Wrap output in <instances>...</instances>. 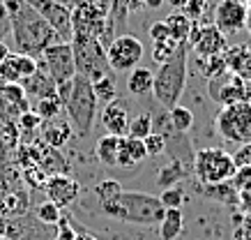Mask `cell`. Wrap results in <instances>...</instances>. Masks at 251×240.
<instances>
[{
    "mask_svg": "<svg viewBox=\"0 0 251 240\" xmlns=\"http://www.w3.org/2000/svg\"><path fill=\"white\" fill-rule=\"evenodd\" d=\"M9 16V32L14 37V47L19 53L32 55L39 60L46 47L60 42L55 30L25 2V0H5Z\"/></svg>",
    "mask_w": 251,
    "mask_h": 240,
    "instance_id": "obj_1",
    "label": "cell"
},
{
    "mask_svg": "<svg viewBox=\"0 0 251 240\" xmlns=\"http://www.w3.org/2000/svg\"><path fill=\"white\" fill-rule=\"evenodd\" d=\"M97 206L111 219L136 226H159L164 210H166L161 206L159 196L148 192H134V189H129V192L122 189L120 194H115L113 199L97 203Z\"/></svg>",
    "mask_w": 251,
    "mask_h": 240,
    "instance_id": "obj_2",
    "label": "cell"
},
{
    "mask_svg": "<svg viewBox=\"0 0 251 240\" xmlns=\"http://www.w3.org/2000/svg\"><path fill=\"white\" fill-rule=\"evenodd\" d=\"M189 44L180 42L177 51L173 58L161 62L159 70L154 72V83H152V97L157 104L164 108H173L180 104L184 88H187V60H189Z\"/></svg>",
    "mask_w": 251,
    "mask_h": 240,
    "instance_id": "obj_3",
    "label": "cell"
},
{
    "mask_svg": "<svg viewBox=\"0 0 251 240\" xmlns=\"http://www.w3.org/2000/svg\"><path fill=\"white\" fill-rule=\"evenodd\" d=\"M65 111H67V123L72 125L74 134L81 139L90 136L99 111V100L92 90V83L85 77H78V74L74 77L67 100H65Z\"/></svg>",
    "mask_w": 251,
    "mask_h": 240,
    "instance_id": "obj_4",
    "label": "cell"
},
{
    "mask_svg": "<svg viewBox=\"0 0 251 240\" xmlns=\"http://www.w3.org/2000/svg\"><path fill=\"white\" fill-rule=\"evenodd\" d=\"M69 47H72V53H74L76 74L78 77H85L90 83L113 72L106 58V47L97 37H90V35H72Z\"/></svg>",
    "mask_w": 251,
    "mask_h": 240,
    "instance_id": "obj_5",
    "label": "cell"
},
{
    "mask_svg": "<svg viewBox=\"0 0 251 240\" xmlns=\"http://www.w3.org/2000/svg\"><path fill=\"white\" fill-rule=\"evenodd\" d=\"M235 171H237L235 160L224 148H201V150H196V155H194L191 176L201 185L228 183V180H233Z\"/></svg>",
    "mask_w": 251,
    "mask_h": 240,
    "instance_id": "obj_6",
    "label": "cell"
},
{
    "mask_svg": "<svg viewBox=\"0 0 251 240\" xmlns=\"http://www.w3.org/2000/svg\"><path fill=\"white\" fill-rule=\"evenodd\" d=\"M214 130L228 143H249L251 141V102H237L221 107L214 118Z\"/></svg>",
    "mask_w": 251,
    "mask_h": 240,
    "instance_id": "obj_7",
    "label": "cell"
},
{
    "mask_svg": "<svg viewBox=\"0 0 251 240\" xmlns=\"http://www.w3.org/2000/svg\"><path fill=\"white\" fill-rule=\"evenodd\" d=\"M37 62L58 85L69 83L76 77V65H74V53L69 42H55L51 47H46Z\"/></svg>",
    "mask_w": 251,
    "mask_h": 240,
    "instance_id": "obj_8",
    "label": "cell"
},
{
    "mask_svg": "<svg viewBox=\"0 0 251 240\" xmlns=\"http://www.w3.org/2000/svg\"><path fill=\"white\" fill-rule=\"evenodd\" d=\"M143 55H145L143 42L136 35H131V32L115 35L113 42L106 47V58L113 72H131L134 67L141 65Z\"/></svg>",
    "mask_w": 251,
    "mask_h": 240,
    "instance_id": "obj_9",
    "label": "cell"
},
{
    "mask_svg": "<svg viewBox=\"0 0 251 240\" xmlns=\"http://www.w3.org/2000/svg\"><path fill=\"white\" fill-rule=\"evenodd\" d=\"M108 9L97 7L95 2H76L72 9V32L74 35H90L104 44L106 35Z\"/></svg>",
    "mask_w": 251,
    "mask_h": 240,
    "instance_id": "obj_10",
    "label": "cell"
},
{
    "mask_svg": "<svg viewBox=\"0 0 251 240\" xmlns=\"http://www.w3.org/2000/svg\"><path fill=\"white\" fill-rule=\"evenodd\" d=\"M207 95L210 100L217 102L219 107H230L237 102H251V90H249V81L235 77V74H221L217 79L207 81Z\"/></svg>",
    "mask_w": 251,
    "mask_h": 240,
    "instance_id": "obj_11",
    "label": "cell"
},
{
    "mask_svg": "<svg viewBox=\"0 0 251 240\" xmlns=\"http://www.w3.org/2000/svg\"><path fill=\"white\" fill-rule=\"evenodd\" d=\"M46 24L51 26L60 42H72V7L60 0H25Z\"/></svg>",
    "mask_w": 251,
    "mask_h": 240,
    "instance_id": "obj_12",
    "label": "cell"
},
{
    "mask_svg": "<svg viewBox=\"0 0 251 240\" xmlns=\"http://www.w3.org/2000/svg\"><path fill=\"white\" fill-rule=\"evenodd\" d=\"M187 44L196 53V58H210V55L224 53L228 49V39L214 24L203 26L201 21H194V28H191Z\"/></svg>",
    "mask_w": 251,
    "mask_h": 240,
    "instance_id": "obj_13",
    "label": "cell"
},
{
    "mask_svg": "<svg viewBox=\"0 0 251 240\" xmlns=\"http://www.w3.org/2000/svg\"><path fill=\"white\" fill-rule=\"evenodd\" d=\"M247 14H249V5L244 0H219L214 7L212 24L224 35H233L247 28Z\"/></svg>",
    "mask_w": 251,
    "mask_h": 240,
    "instance_id": "obj_14",
    "label": "cell"
},
{
    "mask_svg": "<svg viewBox=\"0 0 251 240\" xmlns=\"http://www.w3.org/2000/svg\"><path fill=\"white\" fill-rule=\"evenodd\" d=\"M25 111H30V100L21 83H0V120H19Z\"/></svg>",
    "mask_w": 251,
    "mask_h": 240,
    "instance_id": "obj_15",
    "label": "cell"
},
{
    "mask_svg": "<svg viewBox=\"0 0 251 240\" xmlns=\"http://www.w3.org/2000/svg\"><path fill=\"white\" fill-rule=\"evenodd\" d=\"M44 192H46V199L53 201L55 206L62 210L78 199L81 185H78L74 178H69L67 173H55V176H49V178H46Z\"/></svg>",
    "mask_w": 251,
    "mask_h": 240,
    "instance_id": "obj_16",
    "label": "cell"
},
{
    "mask_svg": "<svg viewBox=\"0 0 251 240\" xmlns=\"http://www.w3.org/2000/svg\"><path fill=\"white\" fill-rule=\"evenodd\" d=\"M39 67V62L32 55L25 53H9L5 60L0 62V83H21L23 79H28L35 74Z\"/></svg>",
    "mask_w": 251,
    "mask_h": 240,
    "instance_id": "obj_17",
    "label": "cell"
},
{
    "mask_svg": "<svg viewBox=\"0 0 251 240\" xmlns=\"http://www.w3.org/2000/svg\"><path fill=\"white\" fill-rule=\"evenodd\" d=\"M99 120H101V127L106 130V134H113V136H125V134H127V127H129V120H131V118H129V108H127V104H125L122 100H118V97H115L113 102L104 104Z\"/></svg>",
    "mask_w": 251,
    "mask_h": 240,
    "instance_id": "obj_18",
    "label": "cell"
},
{
    "mask_svg": "<svg viewBox=\"0 0 251 240\" xmlns=\"http://www.w3.org/2000/svg\"><path fill=\"white\" fill-rule=\"evenodd\" d=\"M21 88L25 90L28 100H46V97H58V83L49 77L42 67H37L35 74L21 81Z\"/></svg>",
    "mask_w": 251,
    "mask_h": 240,
    "instance_id": "obj_19",
    "label": "cell"
},
{
    "mask_svg": "<svg viewBox=\"0 0 251 240\" xmlns=\"http://www.w3.org/2000/svg\"><path fill=\"white\" fill-rule=\"evenodd\" d=\"M148 160V150H145V143L138 139H131V136H122L120 139V150H118V166L115 169H134L141 162Z\"/></svg>",
    "mask_w": 251,
    "mask_h": 240,
    "instance_id": "obj_20",
    "label": "cell"
},
{
    "mask_svg": "<svg viewBox=\"0 0 251 240\" xmlns=\"http://www.w3.org/2000/svg\"><path fill=\"white\" fill-rule=\"evenodd\" d=\"M194 192L198 196H203V199L224 203V206H237L240 203V194H237V189L233 187L230 180L228 183H217V185H201V183H196Z\"/></svg>",
    "mask_w": 251,
    "mask_h": 240,
    "instance_id": "obj_21",
    "label": "cell"
},
{
    "mask_svg": "<svg viewBox=\"0 0 251 240\" xmlns=\"http://www.w3.org/2000/svg\"><path fill=\"white\" fill-rule=\"evenodd\" d=\"M228 72L235 77L249 81L251 79V49L249 47H228L224 51Z\"/></svg>",
    "mask_w": 251,
    "mask_h": 240,
    "instance_id": "obj_22",
    "label": "cell"
},
{
    "mask_svg": "<svg viewBox=\"0 0 251 240\" xmlns=\"http://www.w3.org/2000/svg\"><path fill=\"white\" fill-rule=\"evenodd\" d=\"M72 134H74V130L69 123H53L51 120V123H44V127H42V141L49 148H55V150H62L67 146Z\"/></svg>",
    "mask_w": 251,
    "mask_h": 240,
    "instance_id": "obj_23",
    "label": "cell"
},
{
    "mask_svg": "<svg viewBox=\"0 0 251 240\" xmlns=\"http://www.w3.org/2000/svg\"><path fill=\"white\" fill-rule=\"evenodd\" d=\"M120 139L122 136H113V134H104L97 139L95 146V155L106 169H115L118 166V150H120Z\"/></svg>",
    "mask_w": 251,
    "mask_h": 240,
    "instance_id": "obj_24",
    "label": "cell"
},
{
    "mask_svg": "<svg viewBox=\"0 0 251 240\" xmlns=\"http://www.w3.org/2000/svg\"><path fill=\"white\" fill-rule=\"evenodd\" d=\"M152 83H154V72L148 70V67H134V70L127 74V90L136 97H143V95L152 93Z\"/></svg>",
    "mask_w": 251,
    "mask_h": 240,
    "instance_id": "obj_25",
    "label": "cell"
},
{
    "mask_svg": "<svg viewBox=\"0 0 251 240\" xmlns=\"http://www.w3.org/2000/svg\"><path fill=\"white\" fill-rule=\"evenodd\" d=\"M159 238L161 240H175L184 229V215L180 208H168L164 210V217L159 222Z\"/></svg>",
    "mask_w": 251,
    "mask_h": 240,
    "instance_id": "obj_26",
    "label": "cell"
},
{
    "mask_svg": "<svg viewBox=\"0 0 251 240\" xmlns=\"http://www.w3.org/2000/svg\"><path fill=\"white\" fill-rule=\"evenodd\" d=\"M164 24H166V28H168L171 39H175V42H187L191 35V28H194V21L184 14L182 9H175L173 14H168Z\"/></svg>",
    "mask_w": 251,
    "mask_h": 240,
    "instance_id": "obj_27",
    "label": "cell"
},
{
    "mask_svg": "<svg viewBox=\"0 0 251 240\" xmlns=\"http://www.w3.org/2000/svg\"><path fill=\"white\" fill-rule=\"evenodd\" d=\"M30 111L37 113L42 123H51L60 111H65V104L60 97H46V100H35V104H30Z\"/></svg>",
    "mask_w": 251,
    "mask_h": 240,
    "instance_id": "obj_28",
    "label": "cell"
},
{
    "mask_svg": "<svg viewBox=\"0 0 251 240\" xmlns=\"http://www.w3.org/2000/svg\"><path fill=\"white\" fill-rule=\"evenodd\" d=\"M168 120H171L175 132L189 134V130L194 127V111H191L189 107L175 104L173 108H168Z\"/></svg>",
    "mask_w": 251,
    "mask_h": 240,
    "instance_id": "obj_29",
    "label": "cell"
},
{
    "mask_svg": "<svg viewBox=\"0 0 251 240\" xmlns=\"http://www.w3.org/2000/svg\"><path fill=\"white\" fill-rule=\"evenodd\" d=\"M92 90L97 95L99 104H108V102L115 100V95H118V85H115V74H106V77L97 79V81H92Z\"/></svg>",
    "mask_w": 251,
    "mask_h": 240,
    "instance_id": "obj_30",
    "label": "cell"
},
{
    "mask_svg": "<svg viewBox=\"0 0 251 240\" xmlns=\"http://www.w3.org/2000/svg\"><path fill=\"white\" fill-rule=\"evenodd\" d=\"M198 65H201V70L203 74L210 79H217L221 74H226L228 72V65H226V55L219 53V55H210V58H198Z\"/></svg>",
    "mask_w": 251,
    "mask_h": 240,
    "instance_id": "obj_31",
    "label": "cell"
},
{
    "mask_svg": "<svg viewBox=\"0 0 251 240\" xmlns=\"http://www.w3.org/2000/svg\"><path fill=\"white\" fill-rule=\"evenodd\" d=\"M184 178H187V171L175 162H171L168 166H161L159 173H157V183H159L164 189H166V187H175L177 183H182Z\"/></svg>",
    "mask_w": 251,
    "mask_h": 240,
    "instance_id": "obj_32",
    "label": "cell"
},
{
    "mask_svg": "<svg viewBox=\"0 0 251 240\" xmlns=\"http://www.w3.org/2000/svg\"><path fill=\"white\" fill-rule=\"evenodd\" d=\"M150 132H152V118H150V113H138V116H134L129 120V127H127V134H125V136L143 141Z\"/></svg>",
    "mask_w": 251,
    "mask_h": 240,
    "instance_id": "obj_33",
    "label": "cell"
},
{
    "mask_svg": "<svg viewBox=\"0 0 251 240\" xmlns=\"http://www.w3.org/2000/svg\"><path fill=\"white\" fill-rule=\"evenodd\" d=\"M35 215H37V219L42 222V224L55 226L62 219V210L58 208L53 201H49V199H46V201H42L37 208H35Z\"/></svg>",
    "mask_w": 251,
    "mask_h": 240,
    "instance_id": "obj_34",
    "label": "cell"
},
{
    "mask_svg": "<svg viewBox=\"0 0 251 240\" xmlns=\"http://www.w3.org/2000/svg\"><path fill=\"white\" fill-rule=\"evenodd\" d=\"M180 47V42H175V39H164V42H154L152 49H150V53H152V60L157 65L161 62H166L168 58H173V53L177 51Z\"/></svg>",
    "mask_w": 251,
    "mask_h": 240,
    "instance_id": "obj_35",
    "label": "cell"
},
{
    "mask_svg": "<svg viewBox=\"0 0 251 240\" xmlns=\"http://www.w3.org/2000/svg\"><path fill=\"white\" fill-rule=\"evenodd\" d=\"M122 192V185L118 183V180H101V183H97L95 185V189H92V194H95V199H97V203H104L108 201V199H113L115 194Z\"/></svg>",
    "mask_w": 251,
    "mask_h": 240,
    "instance_id": "obj_36",
    "label": "cell"
},
{
    "mask_svg": "<svg viewBox=\"0 0 251 240\" xmlns=\"http://www.w3.org/2000/svg\"><path fill=\"white\" fill-rule=\"evenodd\" d=\"M159 201L164 208H182L184 203V189L182 187H166L164 192L159 194Z\"/></svg>",
    "mask_w": 251,
    "mask_h": 240,
    "instance_id": "obj_37",
    "label": "cell"
},
{
    "mask_svg": "<svg viewBox=\"0 0 251 240\" xmlns=\"http://www.w3.org/2000/svg\"><path fill=\"white\" fill-rule=\"evenodd\" d=\"M143 143H145V150H148V157H159L166 150V139L159 132H150L143 139Z\"/></svg>",
    "mask_w": 251,
    "mask_h": 240,
    "instance_id": "obj_38",
    "label": "cell"
},
{
    "mask_svg": "<svg viewBox=\"0 0 251 240\" xmlns=\"http://www.w3.org/2000/svg\"><path fill=\"white\" fill-rule=\"evenodd\" d=\"M233 187L237 189V194L251 192V166H237L235 176H233Z\"/></svg>",
    "mask_w": 251,
    "mask_h": 240,
    "instance_id": "obj_39",
    "label": "cell"
},
{
    "mask_svg": "<svg viewBox=\"0 0 251 240\" xmlns=\"http://www.w3.org/2000/svg\"><path fill=\"white\" fill-rule=\"evenodd\" d=\"M19 130H23V132H35L39 125H42V120H39V116L35 113V111H25L23 116H19Z\"/></svg>",
    "mask_w": 251,
    "mask_h": 240,
    "instance_id": "obj_40",
    "label": "cell"
},
{
    "mask_svg": "<svg viewBox=\"0 0 251 240\" xmlns=\"http://www.w3.org/2000/svg\"><path fill=\"white\" fill-rule=\"evenodd\" d=\"M233 240H251V215H244L233 229Z\"/></svg>",
    "mask_w": 251,
    "mask_h": 240,
    "instance_id": "obj_41",
    "label": "cell"
},
{
    "mask_svg": "<svg viewBox=\"0 0 251 240\" xmlns=\"http://www.w3.org/2000/svg\"><path fill=\"white\" fill-rule=\"evenodd\" d=\"M205 2L207 0H187V5H184V14L189 16L191 21H198L201 16H203V9H205Z\"/></svg>",
    "mask_w": 251,
    "mask_h": 240,
    "instance_id": "obj_42",
    "label": "cell"
},
{
    "mask_svg": "<svg viewBox=\"0 0 251 240\" xmlns=\"http://www.w3.org/2000/svg\"><path fill=\"white\" fill-rule=\"evenodd\" d=\"M148 35H150V39L154 42H164V39H171V35H168V28L164 21H154V24H150V28H148Z\"/></svg>",
    "mask_w": 251,
    "mask_h": 240,
    "instance_id": "obj_43",
    "label": "cell"
},
{
    "mask_svg": "<svg viewBox=\"0 0 251 240\" xmlns=\"http://www.w3.org/2000/svg\"><path fill=\"white\" fill-rule=\"evenodd\" d=\"M233 160H235L237 166H251V141L249 143H242V146H237L235 153H230Z\"/></svg>",
    "mask_w": 251,
    "mask_h": 240,
    "instance_id": "obj_44",
    "label": "cell"
},
{
    "mask_svg": "<svg viewBox=\"0 0 251 240\" xmlns=\"http://www.w3.org/2000/svg\"><path fill=\"white\" fill-rule=\"evenodd\" d=\"M55 229H58V236H55V240H74V238H76V236H74V226H69L65 217H62L60 222L55 224Z\"/></svg>",
    "mask_w": 251,
    "mask_h": 240,
    "instance_id": "obj_45",
    "label": "cell"
},
{
    "mask_svg": "<svg viewBox=\"0 0 251 240\" xmlns=\"http://www.w3.org/2000/svg\"><path fill=\"white\" fill-rule=\"evenodd\" d=\"M237 206H242L244 215H251V192H242L240 194V203Z\"/></svg>",
    "mask_w": 251,
    "mask_h": 240,
    "instance_id": "obj_46",
    "label": "cell"
},
{
    "mask_svg": "<svg viewBox=\"0 0 251 240\" xmlns=\"http://www.w3.org/2000/svg\"><path fill=\"white\" fill-rule=\"evenodd\" d=\"M143 5L148 9H159L161 5H164V0H143Z\"/></svg>",
    "mask_w": 251,
    "mask_h": 240,
    "instance_id": "obj_47",
    "label": "cell"
},
{
    "mask_svg": "<svg viewBox=\"0 0 251 240\" xmlns=\"http://www.w3.org/2000/svg\"><path fill=\"white\" fill-rule=\"evenodd\" d=\"M164 2H168L173 9H184V5H187V0H164Z\"/></svg>",
    "mask_w": 251,
    "mask_h": 240,
    "instance_id": "obj_48",
    "label": "cell"
},
{
    "mask_svg": "<svg viewBox=\"0 0 251 240\" xmlns=\"http://www.w3.org/2000/svg\"><path fill=\"white\" fill-rule=\"evenodd\" d=\"M9 53H12V51H9V47L5 44V42H0V62L5 60V58H7Z\"/></svg>",
    "mask_w": 251,
    "mask_h": 240,
    "instance_id": "obj_49",
    "label": "cell"
},
{
    "mask_svg": "<svg viewBox=\"0 0 251 240\" xmlns=\"http://www.w3.org/2000/svg\"><path fill=\"white\" fill-rule=\"evenodd\" d=\"M247 30L251 32V5H249V14H247Z\"/></svg>",
    "mask_w": 251,
    "mask_h": 240,
    "instance_id": "obj_50",
    "label": "cell"
},
{
    "mask_svg": "<svg viewBox=\"0 0 251 240\" xmlns=\"http://www.w3.org/2000/svg\"><path fill=\"white\" fill-rule=\"evenodd\" d=\"M249 90H251V79H249Z\"/></svg>",
    "mask_w": 251,
    "mask_h": 240,
    "instance_id": "obj_51",
    "label": "cell"
}]
</instances>
